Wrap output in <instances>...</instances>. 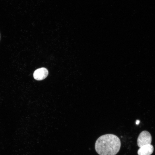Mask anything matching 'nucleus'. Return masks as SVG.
<instances>
[{"label":"nucleus","mask_w":155,"mask_h":155,"mask_svg":"<svg viewBox=\"0 0 155 155\" xmlns=\"http://www.w3.org/2000/svg\"><path fill=\"white\" fill-rule=\"evenodd\" d=\"M121 146L119 138L113 134H106L100 137L95 144V149L100 155H115Z\"/></svg>","instance_id":"1"},{"label":"nucleus","mask_w":155,"mask_h":155,"mask_svg":"<svg viewBox=\"0 0 155 155\" xmlns=\"http://www.w3.org/2000/svg\"><path fill=\"white\" fill-rule=\"evenodd\" d=\"M152 142V137L150 133L146 131L142 132L137 139V144L140 148L146 145L150 144Z\"/></svg>","instance_id":"2"},{"label":"nucleus","mask_w":155,"mask_h":155,"mask_svg":"<svg viewBox=\"0 0 155 155\" xmlns=\"http://www.w3.org/2000/svg\"><path fill=\"white\" fill-rule=\"evenodd\" d=\"M48 74V71L44 67L38 68L35 70L33 73V77L37 80H41L45 78Z\"/></svg>","instance_id":"3"},{"label":"nucleus","mask_w":155,"mask_h":155,"mask_svg":"<svg viewBox=\"0 0 155 155\" xmlns=\"http://www.w3.org/2000/svg\"><path fill=\"white\" fill-rule=\"evenodd\" d=\"M154 150V148L151 144L143 146L139 149L137 151L138 155H150Z\"/></svg>","instance_id":"4"},{"label":"nucleus","mask_w":155,"mask_h":155,"mask_svg":"<svg viewBox=\"0 0 155 155\" xmlns=\"http://www.w3.org/2000/svg\"><path fill=\"white\" fill-rule=\"evenodd\" d=\"M140 122V121L139 120H137L136 122V125H138Z\"/></svg>","instance_id":"5"},{"label":"nucleus","mask_w":155,"mask_h":155,"mask_svg":"<svg viewBox=\"0 0 155 155\" xmlns=\"http://www.w3.org/2000/svg\"></svg>","instance_id":"6"}]
</instances>
